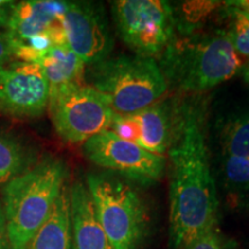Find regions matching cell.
<instances>
[{"mask_svg":"<svg viewBox=\"0 0 249 249\" xmlns=\"http://www.w3.org/2000/svg\"><path fill=\"white\" fill-rule=\"evenodd\" d=\"M169 155L170 240L173 248L185 249L216 226L218 210L204 114L198 105L183 104L174 110Z\"/></svg>","mask_w":249,"mask_h":249,"instance_id":"1","label":"cell"},{"mask_svg":"<svg viewBox=\"0 0 249 249\" xmlns=\"http://www.w3.org/2000/svg\"><path fill=\"white\" fill-rule=\"evenodd\" d=\"M67 165L60 158L44 156L29 170L1 188V204L11 249H27L48 219L67 185Z\"/></svg>","mask_w":249,"mask_h":249,"instance_id":"2","label":"cell"},{"mask_svg":"<svg viewBox=\"0 0 249 249\" xmlns=\"http://www.w3.org/2000/svg\"><path fill=\"white\" fill-rule=\"evenodd\" d=\"M167 83L185 92H203L241 70L240 55L225 31L173 38L160 65Z\"/></svg>","mask_w":249,"mask_h":249,"instance_id":"3","label":"cell"},{"mask_svg":"<svg viewBox=\"0 0 249 249\" xmlns=\"http://www.w3.org/2000/svg\"><path fill=\"white\" fill-rule=\"evenodd\" d=\"M88 81L120 116L151 107L169 88L160 65L136 54L107 58L89 66Z\"/></svg>","mask_w":249,"mask_h":249,"instance_id":"4","label":"cell"},{"mask_svg":"<svg viewBox=\"0 0 249 249\" xmlns=\"http://www.w3.org/2000/svg\"><path fill=\"white\" fill-rule=\"evenodd\" d=\"M86 185L96 214L113 249H138L147 232V211L128 183L107 174L89 173Z\"/></svg>","mask_w":249,"mask_h":249,"instance_id":"5","label":"cell"},{"mask_svg":"<svg viewBox=\"0 0 249 249\" xmlns=\"http://www.w3.org/2000/svg\"><path fill=\"white\" fill-rule=\"evenodd\" d=\"M49 110L58 135L82 144L110 129L116 114L101 92L81 82L50 89Z\"/></svg>","mask_w":249,"mask_h":249,"instance_id":"6","label":"cell"},{"mask_svg":"<svg viewBox=\"0 0 249 249\" xmlns=\"http://www.w3.org/2000/svg\"><path fill=\"white\" fill-rule=\"evenodd\" d=\"M112 14L124 43L136 55L152 58L163 53L174 38L176 17L161 0H119Z\"/></svg>","mask_w":249,"mask_h":249,"instance_id":"7","label":"cell"},{"mask_svg":"<svg viewBox=\"0 0 249 249\" xmlns=\"http://www.w3.org/2000/svg\"><path fill=\"white\" fill-rule=\"evenodd\" d=\"M87 160L103 169L118 172L142 185H151L163 178L166 158L149 152L135 143L124 141L111 130L92 136L82 144Z\"/></svg>","mask_w":249,"mask_h":249,"instance_id":"8","label":"cell"},{"mask_svg":"<svg viewBox=\"0 0 249 249\" xmlns=\"http://www.w3.org/2000/svg\"><path fill=\"white\" fill-rule=\"evenodd\" d=\"M50 85L39 65L13 60L0 65V114L35 119L49 107Z\"/></svg>","mask_w":249,"mask_h":249,"instance_id":"9","label":"cell"},{"mask_svg":"<svg viewBox=\"0 0 249 249\" xmlns=\"http://www.w3.org/2000/svg\"><path fill=\"white\" fill-rule=\"evenodd\" d=\"M61 26L67 45L86 66H93L110 58L113 37L101 4L67 1Z\"/></svg>","mask_w":249,"mask_h":249,"instance_id":"10","label":"cell"},{"mask_svg":"<svg viewBox=\"0 0 249 249\" xmlns=\"http://www.w3.org/2000/svg\"><path fill=\"white\" fill-rule=\"evenodd\" d=\"M70 209L73 249H113L99 223L86 182L70 186Z\"/></svg>","mask_w":249,"mask_h":249,"instance_id":"11","label":"cell"},{"mask_svg":"<svg viewBox=\"0 0 249 249\" xmlns=\"http://www.w3.org/2000/svg\"><path fill=\"white\" fill-rule=\"evenodd\" d=\"M67 1L55 0H26L17 1L5 31L17 44L34 36L49 33L61 23Z\"/></svg>","mask_w":249,"mask_h":249,"instance_id":"12","label":"cell"},{"mask_svg":"<svg viewBox=\"0 0 249 249\" xmlns=\"http://www.w3.org/2000/svg\"><path fill=\"white\" fill-rule=\"evenodd\" d=\"M174 110H171L170 105L165 103L157 102L129 114L135 126L136 144L157 155H164L169 150L173 133Z\"/></svg>","mask_w":249,"mask_h":249,"instance_id":"13","label":"cell"},{"mask_svg":"<svg viewBox=\"0 0 249 249\" xmlns=\"http://www.w3.org/2000/svg\"><path fill=\"white\" fill-rule=\"evenodd\" d=\"M39 160L38 149L26 136L0 126V188Z\"/></svg>","mask_w":249,"mask_h":249,"instance_id":"14","label":"cell"},{"mask_svg":"<svg viewBox=\"0 0 249 249\" xmlns=\"http://www.w3.org/2000/svg\"><path fill=\"white\" fill-rule=\"evenodd\" d=\"M27 249H73L70 187L66 185L48 219L31 239Z\"/></svg>","mask_w":249,"mask_h":249,"instance_id":"15","label":"cell"},{"mask_svg":"<svg viewBox=\"0 0 249 249\" xmlns=\"http://www.w3.org/2000/svg\"><path fill=\"white\" fill-rule=\"evenodd\" d=\"M49 81L50 89L80 83L85 75L86 65L67 44L53 45L37 60Z\"/></svg>","mask_w":249,"mask_h":249,"instance_id":"16","label":"cell"},{"mask_svg":"<svg viewBox=\"0 0 249 249\" xmlns=\"http://www.w3.org/2000/svg\"><path fill=\"white\" fill-rule=\"evenodd\" d=\"M219 143L223 157H249V110L225 120Z\"/></svg>","mask_w":249,"mask_h":249,"instance_id":"17","label":"cell"},{"mask_svg":"<svg viewBox=\"0 0 249 249\" xmlns=\"http://www.w3.org/2000/svg\"><path fill=\"white\" fill-rule=\"evenodd\" d=\"M239 55L249 57V12L235 5L231 11V24L227 33Z\"/></svg>","mask_w":249,"mask_h":249,"instance_id":"18","label":"cell"},{"mask_svg":"<svg viewBox=\"0 0 249 249\" xmlns=\"http://www.w3.org/2000/svg\"><path fill=\"white\" fill-rule=\"evenodd\" d=\"M223 172L230 185H249V157H223Z\"/></svg>","mask_w":249,"mask_h":249,"instance_id":"19","label":"cell"},{"mask_svg":"<svg viewBox=\"0 0 249 249\" xmlns=\"http://www.w3.org/2000/svg\"><path fill=\"white\" fill-rule=\"evenodd\" d=\"M185 249H227L224 240L218 233L216 226L198 236L195 241L187 246Z\"/></svg>","mask_w":249,"mask_h":249,"instance_id":"20","label":"cell"},{"mask_svg":"<svg viewBox=\"0 0 249 249\" xmlns=\"http://www.w3.org/2000/svg\"><path fill=\"white\" fill-rule=\"evenodd\" d=\"M18 44L7 31H0V65L17 60Z\"/></svg>","mask_w":249,"mask_h":249,"instance_id":"21","label":"cell"},{"mask_svg":"<svg viewBox=\"0 0 249 249\" xmlns=\"http://www.w3.org/2000/svg\"><path fill=\"white\" fill-rule=\"evenodd\" d=\"M15 2L8 0H0V31H5L7 28L9 18L13 11Z\"/></svg>","mask_w":249,"mask_h":249,"instance_id":"22","label":"cell"},{"mask_svg":"<svg viewBox=\"0 0 249 249\" xmlns=\"http://www.w3.org/2000/svg\"><path fill=\"white\" fill-rule=\"evenodd\" d=\"M0 249H11L1 200H0Z\"/></svg>","mask_w":249,"mask_h":249,"instance_id":"23","label":"cell"},{"mask_svg":"<svg viewBox=\"0 0 249 249\" xmlns=\"http://www.w3.org/2000/svg\"><path fill=\"white\" fill-rule=\"evenodd\" d=\"M242 76H244V80L249 85V62L242 68Z\"/></svg>","mask_w":249,"mask_h":249,"instance_id":"24","label":"cell"},{"mask_svg":"<svg viewBox=\"0 0 249 249\" xmlns=\"http://www.w3.org/2000/svg\"><path fill=\"white\" fill-rule=\"evenodd\" d=\"M239 4L240 5H238V6H240L241 8H244L247 12H249V1H241V2H239Z\"/></svg>","mask_w":249,"mask_h":249,"instance_id":"25","label":"cell"}]
</instances>
